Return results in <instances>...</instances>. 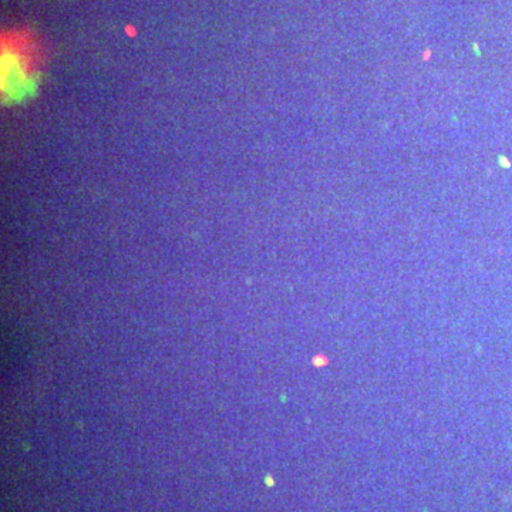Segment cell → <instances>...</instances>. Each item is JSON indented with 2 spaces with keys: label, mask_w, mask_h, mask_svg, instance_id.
I'll use <instances>...</instances> for the list:
<instances>
[{
  "label": "cell",
  "mask_w": 512,
  "mask_h": 512,
  "mask_svg": "<svg viewBox=\"0 0 512 512\" xmlns=\"http://www.w3.org/2000/svg\"><path fill=\"white\" fill-rule=\"evenodd\" d=\"M2 66L3 92L16 100L26 96L35 82L28 60L23 59L18 50L12 52L8 47L3 52Z\"/></svg>",
  "instance_id": "cell-1"
}]
</instances>
